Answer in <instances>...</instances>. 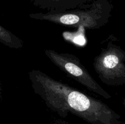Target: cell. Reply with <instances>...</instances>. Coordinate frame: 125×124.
<instances>
[{
	"instance_id": "6da1fadb",
	"label": "cell",
	"mask_w": 125,
	"mask_h": 124,
	"mask_svg": "<svg viewBox=\"0 0 125 124\" xmlns=\"http://www.w3.org/2000/svg\"><path fill=\"white\" fill-rule=\"evenodd\" d=\"M28 77L34 93L49 108L61 115L70 111L95 121L112 116V111L102 101L54 80L43 72L33 69Z\"/></svg>"
},
{
	"instance_id": "7a4b0ae2",
	"label": "cell",
	"mask_w": 125,
	"mask_h": 124,
	"mask_svg": "<svg viewBox=\"0 0 125 124\" xmlns=\"http://www.w3.org/2000/svg\"><path fill=\"white\" fill-rule=\"evenodd\" d=\"M112 8L109 0H95L73 9L57 12L32 13L29 17L32 19L59 25L98 29L107 24Z\"/></svg>"
},
{
	"instance_id": "3957f363",
	"label": "cell",
	"mask_w": 125,
	"mask_h": 124,
	"mask_svg": "<svg viewBox=\"0 0 125 124\" xmlns=\"http://www.w3.org/2000/svg\"><path fill=\"white\" fill-rule=\"evenodd\" d=\"M44 53L56 66L88 90L105 98H111V96L89 74L78 57L52 49H45Z\"/></svg>"
},
{
	"instance_id": "277c9868",
	"label": "cell",
	"mask_w": 125,
	"mask_h": 124,
	"mask_svg": "<svg viewBox=\"0 0 125 124\" xmlns=\"http://www.w3.org/2000/svg\"><path fill=\"white\" fill-rule=\"evenodd\" d=\"M125 52L110 42L95 57L94 68L103 83L107 85H119L125 81Z\"/></svg>"
},
{
	"instance_id": "5b68a950",
	"label": "cell",
	"mask_w": 125,
	"mask_h": 124,
	"mask_svg": "<svg viewBox=\"0 0 125 124\" xmlns=\"http://www.w3.org/2000/svg\"><path fill=\"white\" fill-rule=\"evenodd\" d=\"M95 0H31L32 4L47 12H57L73 9Z\"/></svg>"
},
{
	"instance_id": "8992f818",
	"label": "cell",
	"mask_w": 125,
	"mask_h": 124,
	"mask_svg": "<svg viewBox=\"0 0 125 124\" xmlns=\"http://www.w3.org/2000/svg\"><path fill=\"white\" fill-rule=\"evenodd\" d=\"M0 42L6 46L12 49H20L23 47V41L9 31L0 25Z\"/></svg>"
},
{
	"instance_id": "52a82bcc",
	"label": "cell",
	"mask_w": 125,
	"mask_h": 124,
	"mask_svg": "<svg viewBox=\"0 0 125 124\" xmlns=\"http://www.w3.org/2000/svg\"><path fill=\"white\" fill-rule=\"evenodd\" d=\"M109 1H110V0H109Z\"/></svg>"
}]
</instances>
